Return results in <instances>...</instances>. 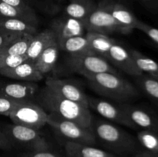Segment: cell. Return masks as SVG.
<instances>
[{"instance_id": "6da1fadb", "label": "cell", "mask_w": 158, "mask_h": 157, "mask_svg": "<svg viewBox=\"0 0 158 157\" xmlns=\"http://www.w3.org/2000/svg\"><path fill=\"white\" fill-rule=\"evenodd\" d=\"M91 129L97 143L117 156L128 157L140 151L137 138L115 123L106 119H93Z\"/></svg>"}, {"instance_id": "7a4b0ae2", "label": "cell", "mask_w": 158, "mask_h": 157, "mask_svg": "<svg viewBox=\"0 0 158 157\" xmlns=\"http://www.w3.org/2000/svg\"><path fill=\"white\" fill-rule=\"evenodd\" d=\"M38 103L47 113H53L91 129L93 116L89 107L57 95L46 86L40 88L35 96Z\"/></svg>"}, {"instance_id": "3957f363", "label": "cell", "mask_w": 158, "mask_h": 157, "mask_svg": "<svg viewBox=\"0 0 158 157\" xmlns=\"http://www.w3.org/2000/svg\"><path fill=\"white\" fill-rule=\"evenodd\" d=\"M85 78L94 92L115 103H131L140 96L137 86L120 76L118 72H100Z\"/></svg>"}, {"instance_id": "277c9868", "label": "cell", "mask_w": 158, "mask_h": 157, "mask_svg": "<svg viewBox=\"0 0 158 157\" xmlns=\"http://www.w3.org/2000/svg\"><path fill=\"white\" fill-rule=\"evenodd\" d=\"M47 124L64 143L73 142L91 146L97 143L92 129L83 127L56 114L48 113Z\"/></svg>"}, {"instance_id": "5b68a950", "label": "cell", "mask_w": 158, "mask_h": 157, "mask_svg": "<svg viewBox=\"0 0 158 157\" xmlns=\"http://www.w3.org/2000/svg\"><path fill=\"white\" fill-rule=\"evenodd\" d=\"M2 131L15 147H20L25 151H41L52 149L51 145L39 130L19 126L8 124Z\"/></svg>"}, {"instance_id": "8992f818", "label": "cell", "mask_w": 158, "mask_h": 157, "mask_svg": "<svg viewBox=\"0 0 158 157\" xmlns=\"http://www.w3.org/2000/svg\"><path fill=\"white\" fill-rule=\"evenodd\" d=\"M48 113L35 100L17 103L9 115L12 123L39 130L47 124Z\"/></svg>"}, {"instance_id": "52a82bcc", "label": "cell", "mask_w": 158, "mask_h": 157, "mask_svg": "<svg viewBox=\"0 0 158 157\" xmlns=\"http://www.w3.org/2000/svg\"><path fill=\"white\" fill-rule=\"evenodd\" d=\"M67 65L71 70L83 77L100 72H117L106 58L91 51L79 55H69Z\"/></svg>"}, {"instance_id": "ba28073f", "label": "cell", "mask_w": 158, "mask_h": 157, "mask_svg": "<svg viewBox=\"0 0 158 157\" xmlns=\"http://www.w3.org/2000/svg\"><path fill=\"white\" fill-rule=\"evenodd\" d=\"M86 32H94L110 35L111 34L129 35L131 32L120 24L106 9L97 4V7L83 22Z\"/></svg>"}, {"instance_id": "9c48e42d", "label": "cell", "mask_w": 158, "mask_h": 157, "mask_svg": "<svg viewBox=\"0 0 158 157\" xmlns=\"http://www.w3.org/2000/svg\"><path fill=\"white\" fill-rule=\"evenodd\" d=\"M130 128L158 132V114L148 107L131 103H120Z\"/></svg>"}, {"instance_id": "30bf717a", "label": "cell", "mask_w": 158, "mask_h": 157, "mask_svg": "<svg viewBox=\"0 0 158 157\" xmlns=\"http://www.w3.org/2000/svg\"><path fill=\"white\" fill-rule=\"evenodd\" d=\"M45 86L60 96L89 107L88 95L77 82L66 78H48Z\"/></svg>"}, {"instance_id": "8fae6325", "label": "cell", "mask_w": 158, "mask_h": 157, "mask_svg": "<svg viewBox=\"0 0 158 157\" xmlns=\"http://www.w3.org/2000/svg\"><path fill=\"white\" fill-rule=\"evenodd\" d=\"M88 106L89 109L95 111L107 121L130 128L120 103L88 95Z\"/></svg>"}, {"instance_id": "7c38bea8", "label": "cell", "mask_w": 158, "mask_h": 157, "mask_svg": "<svg viewBox=\"0 0 158 157\" xmlns=\"http://www.w3.org/2000/svg\"><path fill=\"white\" fill-rule=\"evenodd\" d=\"M107 61L132 77L143 74L136 66L129 49H127L117 40L110 49Z\"/></svg>"}, {"instance_id": "4fadbf2b", "label": "cell", "mask_w": 158, "mask_h": 157, "mask_svg": "<svg viewBox=\"0 0 158 157\" xmlns=\"http://www.w3.org/2000/svg\"><path fill=\"white\" fill-rule=\"evenodd\" d=\"M49 29L55 35L57 43L69 38L83 35L86 33L83 22L64 15L55 18L51 22Z\"/></svg>"}, {"instance_id": "5bb4252c", "label": "cell", "mask_w": 158, "mask_h": 157, "mask_svg": "<svg viewBox=\"0 0 158 157\" xmlns=\"http://www.w3.org/2000/svg\"><path fill=\"white\" fill-rule=\"evenodd\" d=\"M40 87L37 83L19 81L0 84V94L17 101L35 100Z\"/></svg>"}, {"instance_id": "9a60e30c", "label": "cell", "mask_w": 158, "mask_h": 157, "mask_svg": "<svg viewBox=\"0 0 158 157\" xmlns=\"http://www.w3.org/2000/svg\"><path fill=\"white\" fill-rule=\"evenodd\" d=\"M106 9L112 16L131 32L136 29L139 19L123 2L118 0H103L98 3Z\"/></svg>"}, {"instance_id": "2e32d148", "label": "cell", "mask_w": 158, "mask_h": 157, "mask_svg": "<svg viewBox=\"0 0 158 157\" xmlns=\"http://www.w3.org/2000/svg\"><path fill=\"white\" fill-rule=\"evenodd\" d=\"M0 75L18 81L38 83L43 78V75L37 69L34 62L27 59L12 69L0 70Z\"/></svg>"}, {"instance_id": "e0dca14e", "label": "cell", "mask_w": 158, "mask_h": 157, "mask_svg": "<svg viewBox=\"0 0 158 157\" xmlns=\"http://www.w3.org/2000/svg\"><path fill=\"white\" fill-rule=\"evenodd\" d=\"M63 146L67 157H118L108 151L91 145L65 142Z\"/></svg>"}, {"instance_id": "ac0fdd59", "label": "cell", "mask_w": 158, "mask_h": 157, "mask_svg": "<svg viewBox=\"0 0 158 157\" xmlns=\"http://www.w3.org/2000/svg\"><path fill=\"white\" fill-rule=\"evenodd\" d=\"M57 43L54 33L49 28L33 35L26 55L28 59L34 62L43 50Z\"/></svg>"}, {"instance_id": "d6986e66", "label": "cell", "mask_w": 158, "mask_h": 157, "mask_svg": "<svg viewBox=\"0 0 158 157\" xmlns=\"http://www.w3.org/2000/svg\"><path fill=\"white\" fill-rule=\"evenodd\" d=\"M97 7L94 0H69L65 6L63 15L83 22Z\"/></svg>"}, {"instance_id": "ffe728a7", "label": "cell", "mask_w": 158, "mask_h": 157, "mask_svg": "<svg viewBox=\"0 0 158 157\" xmlns=\"http://www.w3.org/2000/svg\"><path fill=\"white\" fill-rule=\"evenodd\" d=\"M86 37L89 50L107 60L110 49L116 40L110 35L94 32H86Z\"/></svg>"}, {"instance_id": "44dd1931", "label": "cell", "mask_w": 158, "mask_h": 157, "mask_svg": "<svg viewBox=\"0 0 158 157\" xmlns=\"http://www.w3.org/2000/svg\"><path fill=\"white\" fill-rule=\"evenodd\" d=\"M60 51L58 43H55L43 50L34 61L37 69L43 76L52 72L56 67Z\"/></svg>"}, {"instance_id": "7402d4cb", "label": "cell", "mask_w": 158, "mask_h": 157, "mask_svg": "<svg viewBox=\"0 0 158 157\" xmlns=\"http://www.w3.org/2000/svg\"><path fill=\"white\" fill-rule=\"evenodd\" d=\"M38 24L15 18H0V27L15 33H37Z\"/></svg>"}, {"instance_id": "603a6c76", "label": "cell", "mask_w": 158, "mask_h": 157, "mask_svg": "<svg viewBox=\"0 0 158 157\" xmlns=\"http://www.w3.org/2000/svg\"><path fill=\"white\" fill-rule=\"evenodd\" d=\"M136 66L143 74L158 79V62L153 58L147 56L140 51L129 49Z\"/></svg>"}, {"instance_id": "cb8c5ba5", "label": "cell", "mask_w": 158, "mask_h": 157, "mask_svg": "<svg viewBox=\"0 0 158 157\" xmlns=\"http://www.w3.org/2000/svg\"><path fill=\"white\" fill-rule=\"evenodd\" d=\"M34 35L22 33L0 49V55H26Z\"/></svg>"}, {"instance_id": "d4e9b609", "label": "cell", "mask_w": 158, "mask_h": 157, "mask_svg": "<svg viewBox=\"0 0 158 157\" xmlns=\"http://www.w3.org/2000/svg\"><path fill=\"white\" fill-rule=\"evenodd\" d=\"M134 78L139 91L158 106V79L145 74L134 77Z\"/></svg>"}, {"instance_id": "484cf974", "label": "cell", "mask_w": 158, "mask_h": 157, "mask_svg": "<svg viewBox=\"0 0 158 157\" xmlns=\"http://www.w3.org/2000/svg\"><path fill=\"white\" fill-rule=\"evenodd\" d=\"M60 50L66 52L69 55H76L83 52H89V45L86 33L83 35L72 37L58 43Z\"/></svg>"}, {"instance_id": "4316f807", "label": "cell", "mask_w": 158, "mask_h": 157, "mask_svg": "<svg viewBox=\"0 0 158 157\" xmlns=\"http://www.w3.org/2000/svg\"><path fill=\"white\" fill-rule=\"evenodd\" d=\"M0 18H20L38 24V17L35 12H30L20 10L1 0H0Z\"/></svg>"}, {"instance_id": "83f0119b", "label": "cell", "mask_w": 158, "mask_h": 157, "mask_svg": "<svg viewBox=\"0 0 158 157\" xmlns=\"http://www.w3.org/2000/svg\"><path fill=\"white\" fill-rule=\"evenodd\" d=\"M137 139L143 150L158 155V132L150 130H140Z\"/></svg>"}, {"instance_id": "f1b7e54d", "label": "cell", "mask_w": 158, "mask_h": 157, "mask_svg": "<svg viewBox=\"0 0 158 157\" xmlns=\"http://www.w3.org/2000/svg\"><path fill=\"white\" fill-rule=\"evenodd\" d=\"M27 59L26 55H0V70L12 69Z\"/></svg>"}, {"instance_id": "f546056e", "label": "cell", "mask_w": 158, "mask_h": 157, "mask_svg": "<svg viewBox=\"0 0 158 157\" xmlns=\"http://www.w3.org/2000/svg\"><path fill=\"white\" fill-rule=\"evenodd\" d=\"M15 157H67L52 149L41 151H24L16 155Z\"/></svg>"}, {"instance_id": "4dcf8cb0", "label": "cell", "mask_w": 158, "mask_h": 157, "mask_svg": "<svg viewBox=\"0 0 158 157\" xmlns=\"http://www.w3.org/2000/svg\"><path fill=\"white\" fill-rule=\"evenodd\" d=\"M136 29L141 31L142 32L145 34L150 39L152 40L156 45L158 46V29L157 28L151 26L147 23L143 22L141 20L139 19L137 26H136Z\"/></svg>"}, {"instance_id": "1f68e13d", "label": "cell", "mask_w": 158, "mask_h": 157, "mask_svg": "<svg viewBox=\"0 0 158 157\" xmlns=\"http://www.w3.org/2000/svg\"><path fill=\"white\" fill-rule=\"evenodd\" d=\"M19 102L0 94V115L9 116Z\"/></svg>"}, {"instance_id": "d6a6232c", "label": "cell", "mask_w": 158, "mask_h": 157, "mask_svg": "<svg viewBox=\"0 0 158 157\" xmlns=\"http://www.w3.org/2000/svg\"><path fill=\"white\" fill-rule=\"evenodd\" d=\"M22 33H15V32H9L6 29L0 27V49L4 47L9 42L12 41L15 38Z\"/></svg>"}, {"instance_id": "836d02e7", "label": "cell", "mask_w": 158, "mask_h": 157, "mask_svg": "<svg viewBox=\"0 0 158 157\" xmlns=\"http://www.w3.org/2000/svg\"><path fill=\"white\" fill-rule=\"evenodd\" d=\"M16 9H20V10L26 11V12H34L35 10L31 7L30 5L28 2H26L25 0H1Z\"/></svg>"}, {"instance_id": "e575fe53", "label": "cell", "mask_w": 158, "mask_h": 157, "mask_svg": "<svg viewBox=\"0 0 158 157\" xmlns=\"http://www.w3.org/2000/svg\"><path fill=\"white\" fill-rule=\"evenodd\" d=\"M12 149H14V146H12V143L9 141L2 129H0V149L9 151L12 150Z\"/></svg>"}, {"instance_id": "d590c367", "label": "cell", "mask_w": 158, "mask_h": 157, "mask_svg": "<svg viewBox=\"0 0 158 157\" xmlns=\"http://www.w3.org/2000/svg\"><path fill=\"white\" fill-rule=\"evenodd\" d=\"M128 157H158V155L151 153V152H148V151L140 150L139 152H136L134 155H130Z\"/></svg>"}, {"instance_id": "8d00e7d4", "label": "cell", "mask_w": 158, "mask_h": 157, "mask_svg": "<svg viewBox=\"0 0 158 157\" xmlns=\"http://www.w3.org/2000/svg\"><path fill=\"white\" fill-rule=\"evenodd\" d=\"M142 2L144 3L146 6H151V4L153 3L154 0H141Z\"/></svg>"}, {"instance_id": "74e56055", "label": "cell", "mask_w": 158, "mask_h": 157, "mask_svg": "<svg viewBox=\"0 0 158 157\" xmlns=\"http://www.w3.org/2000/svg\"><path fill=\"white\" fill-rule=\"evenodd\" d=\"M25 1H26V2H28V3H29V2H30L31 0H25Z\"/></svg>"}, {"instance_id": "f35d334b", "label": "cell", "mask_w": 158, "mask_h": 157, "mask_svg": "<svg viewBox=\"0 0 158 157\" xmlns=\"http://www.w3.org/2000/svg\"><path fill=\"white\" fill-rule=\"evenodd\" d=\"M60 1H63V0H60Z\"/></svg>"}, {"instance_id": "ab89813d", "label": "cell", "mask_w": 158, "mask_h": 157, "mask_svg": "<svg viewBox=\"0 0 158 157\" xmlns=\"http://www.w3.org/2000/svg\"><path fill=\"white\" fill-rule=\"evenodd\" d=\"M118 157H119V156H118Z\"/></svg>"}]
</instances>
